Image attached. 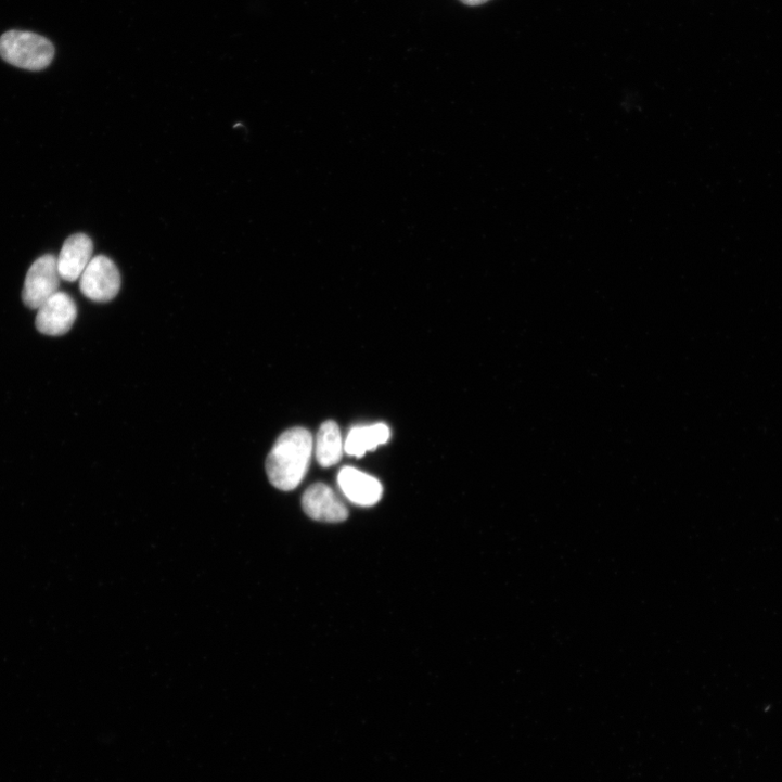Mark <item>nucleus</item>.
Listing matches in <instances>:
<instances>
[{"label": "nucleus", "instance_id": "nucleus-1", "mask_svg": "<svg viewBox=\"0 0 782 782\" xmlns=\"http://www.w3.org/2000/svg\"><path fill=\"white\" fill-rule=\"evenodd\" d=\"M313 453V438L304 427L284 432L268 456L266 469L271 484L283 491L296 489L304 480Z\"/></svg>", "mask_w": 782, "mask_h": 782}, {"label": "nucleus", "instance_id": "nucleus-2", "mask_svg": "<svg viewBox=\"0 0 782 782\" xmlns=\"http://www.w3.org/2000/svg\"><path fill=\"white\" fill-rule=\"evenodd\" d=\"M55 56L54 46L31 33L10 31L0 38V57L9 64L31 72L48 68Z\"/></svg>", "mask_w": 782, "mask_h": 782}, {"label": "nucleus", "instance_id": "nucleus-3", "mask_svg": "<svg viewBox=\"0 0 782 782\" xmlns=\"http://www.w3.org/2000/svg\"><path fill=\"white\" fill-rule=\"evenodd\" d=\"M80 289L87 298L97 303L115 299L121 289L115 262L106 256L94 257L80 279Z\"/></svg>", "mask_w": 782, "mask_h": 782}, {"label": "nucleus", "instance_id": "nucleus-4", "mask_svg": "<svg viewBox=\"0 0 782 782\" xmlns=\"http://www.w3.org/2000/svg\"><path fill=\"white\" fill-rule=\"evenodd\" d=\"M61 279L56 257L47 255L38 259L26 278L23 292L25 305L39 310L60 292Z\"/></svg>", "mask_w": 782, "mask_h": 782}, {"label": "nucleus", "instance_id": "nucleus-5", "mask_svg": "<svg viewBox=\"0 0 782 782\" xmlns=\"http://www.w3.org/2000/svg\"><path fill=\"white\" fill-rule=\"evenodd\" d=\"M77 316L78 308L73 297L59 292L39 309L37 328L44 335L63 336L73 329Z\"/></svg>", "mask_w": 782, "mask_h": 782}, {"label": "nucleus", "instance_id": "nucleus-6", "mask_svg": "<svg viewBox=\"0 0 782 782\" xmlns=\"http://www.w3.org/2000/svg\"><path fill=\"white\" fill-rule=\"evenodd\" d=\"M303 509L312 520L328 523L344 522L349 516L345 503L323 483L310 486L303 496Z\"/></svg>", "mask_w": 782, "mask_h": 782}, {"label": "nucleus", "instance_id": "nucleus-7", "mask_svg": "<svg viewBox=\"0 0 782 782\" xmlns=\"http://www.w3.org/2000/svg\"><path fill=\"white\" fill-rule=\"evenodd\" d=\"M94 246L92 240L86 234H75L64 244L57 259L61 278L68 282L81 279L84 272L92 261Z\"/></svg>", "mask_w": 782, "mask_h": 782}, {"label": "nucleus", "instance_id": "nucleus-8", "mask_svg": "<svg viewBox=\"0 0 782 782\" xmlns=\"http://www.w3.org/2000/svg\"><path fill=\"white\" fill-rule=\"evenodd\" d=\"M338 485L352 503L361 507H372L383 496V486L377 478L351 466L342 469Z\"/></svg>", "mask_w": 782, "mask_h": 782}, {"label": "nucleus", "instance_id": "nucleus-9", "mask_svg": "<svg viewBox=\"0 0 782 782\" xmlns=\"http://www.w3.org/2000/svg\"><path fill=\"white\" fill-rule=\"evenodd\" d=\"M389 438L390 431L388 426L383 423L355 427L350 431L346 439L345 452L349 456L361 458L368 451L375 450L379 446L386 444Z\"/></svg>", "mask_w": 782, "mask_h": 782}, {"label": "nucleus", "instance_id": "nucleus-10", "mask_svg": "<svg viewBox=\"0 0 782 782\" xmlns=\"http://www.w3.org/2000/svg\"><path fill=\"white\" fill-rule=\"evenodd\" d=\"M345 444L339 426L334 421L323 423L318 432L316 457L323 467L336 465L343 458Z\"/></svg>", "mask_w": 782, "mask_h": 782}, {"label": "nucleus", "instance_id": "nucleus-11", "mask_svg": "<svg viewBox=\"0 0 782 782\" xmlns=\"http://www.w3.org/2000/svg\"><path fill=\"white\" fill-rule=\"evenodd\" d=\"M461 3L467 7H480L489 2V0H460Z\"/></svg>", "mask_w": 782, "mask_h": 782}]
</instances>
